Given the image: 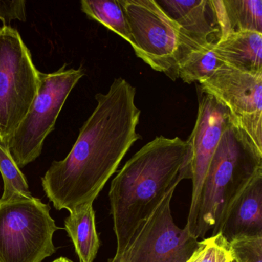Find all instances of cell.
Wrapping results in <instances>:
<instances>
[{
  "mask_svg": "<svg viewBox=\"0 0 262 262\" xmlns=\"http://www.w3.org/2000/svg\"><path fill=\"white\" fill-rule=\"evenodd\" d=\"M13 20L27 21L26 1H0V21L9 26Z\"/></svg>",
  "mask_w": 262,
  "mask_h": 262,
  "instance_id": "44dd1931",
  "label": "cell"
},
{
  "mask_svg": "<svg viewBox=\"0 0 262 262\" xmlns=\"http://www.w3.org/2000/svg\"><path fill=\"white\" fill-rule=\"evenodd\" d=\"M65 220V228L73 241L80 262H93L100 247L96 227L93 204L70 211Z\"/></svg>",
  "mask_w": 262,
  "mask_h": 262,
  "instance_id": "9a60e30c",
  "label": "cell"
},
{
  "mask_svg": "<svg viewBox=\"0 0 262 262\" xmlns=\"http://www.w3.org/2000/svg\"><path fill=\"white\" fill-rule=\"evenodd\" d=\"M211 4L219 39L237 32L262 33L261 0H211Z\"/></svg>",
  "mask_w": 262,
  "mask_h": 262,
  "instance_id": "5bb4252c",
  "label": "cell"
},
{
  "mask_svg": "<svg viewBox=\"0 0 262 262\" xmlns=\"http://www.w3.org/2000/svg\"><path fill=\"white\" fill-rule=\"evenodd\" d=\"M137 57L172 81L179 79V27L155 0H119Z\"/></svg>",
  "mask_w": 262,
  "mask_h": 262,
  "instance_id": "52a82bcc",
  "label": "cell"
},
{
  "mask_svg": "<svg viewBox=\"0 0 262 262\" xmlns=\"http://www.w3.org/2000/svg\"><path fill=\"white\" fill-rule=\"evenodd\" d=\"M53 262H73L70 259L67 258V257H59V258L56 259V260H53Z\"/></svg>",
  "mask_w": 262,
  "mask_h": 262,
  "instance_id": "603a6c76",
  "label": "cell"
},
{
  "mask_svg": "<svg viewBox=\"0 0 262 262\" xmlns=\"http://www.w3.org/2000/svg\"><path fill=\"white\" fill-rule=\"evenodd\" d=\"M136 89L123 78L115 79L105 94L96 95L97 105L79 131L68 156L54 161L42 185L57 210L70 211L93 204L131 147L141 110Z\"/></svg>",
  "mask_w": 262,
  "mask_h": 262,
  "instance_id": "6da1fadb",
  "label": "cell"
},
{
  "mask_svg": "<svg viewBox=\"0 0 262 262\" xmlns=\"http://www.w3.org/2000/svg\"><path fill=\"white\" fill-rule=\"evenodd\" d=\"M199 88L227 108L231 124L262 151V73H245L223 64Z\"/></svg>",
  "mask_w": 262,
  "mask_h": 262,
  "instance_id": "ba28073f",
  "label": "cell"
},
{
  "mask_svg": "<svg viewBox=\"0 0 262 262\" xmlns=\"http://www.w3.org/2000/svg\"><path fill=\"white\" fill-rule=\"evenodd\" d=\"M41 72L16 29L0 27V143L7 145L28 113Z\"/></svg>",
  "mask_w": 262,
  "mask_h": 262,
  "instance_id": "5b68a950",
  "label": "cell"
},
{
  "mask_svg": "<svg viewBox=\"0 0 262 262\" xmlns=\"http://www.w3.org/2000/svg\"><path fill=\"white\" fill-rule=\"evenodd\" d=\"M50 211L33 196L0 201V262H42L56 252Z\"/></svg>",
  "mask_w": 262,
  "mask_h": 262,
  "instance_id": "277c9868",
  "label": "cell"
},
{
  "mask_svg": "<svg viewBox=\"0 0 262 262\" xmlns=\"http://www.w3.org/2000/svg\"><path fill=\"white\" fill-rule=\"evenodd\" d=\"M261 171L262 151L229 119L202 185L194 231L195 238H204L210 230L212 235L220 232L236 198Z\"/></svg>",
  "mask_w": 262,
  "mask_h": 262,
  "instance_id": "3957f363",
  "label": "cell"
},
{
  "mask_svg": "<svg viewBox=\"0 0 262 262\" xmlns=\"http://www.w3.org/2000/svg\"><path fill=\"white\" fill-rule=\"evenodd\" d=\"M179 27V64L190 53L215 43L219 30L211 0L156 1Z\"/></svg>",
  "mask_w": 262,
  "mask_h": 262,
  "instance_id": "8fae6325",
  "label": "cell"
},
{
  "mask_svg": "<svg viewBox=\"0 0 262 262\" xmlns=\"http://www.w3.org/2000/svg\"><path fill=\"white\" fill-rule=\"evenodd\" d=\"M220 233L228 242L262 236V171L236 198L225 215Z\"/></svg>",
  "mask_w": 262,
  "mask_h": 262,
  "instance_id": "7c38bea8",
  "label": "cell"
},
{
  "mask_svg": "<svg viewBox=\"0 0 262 262\" xmlns=\"http://www.w3.org/2000/svg\"><path fill=\"white\" fill-rule=\"evenodd\" d=\"M215 43L192 52L179 64V77L185 83H202L223 65L213 52Z\"/></svg>",
  "mask_w": 262,
  "mask_h": 262,
  "instance_id": "e0dca14e",
  "label": "cell"
},
{
  "mask_svg": "<svg viewBox=\"0 0 262 262\" xmlns=\"http://www.w3.org/2000/svg\"><path fill=\"white\" fill-rule=\"evenodd\" d=\"M213 52L222 63L245 73H262V33L242 31L219 39Z\"/></svg>",
  "mask_w": 262,
  "mask_h": 262,
  "instance_id": "4fadbf2b",
  "label": "cell"
},
{
  "mask_svg": "<svg viewBox=\"0 0 262 262\" xmlns=\"http://www.w3.org/2000/svg\"><path fill=\"white\" fill-rule=\"evenodd\" d=\"M67 66L54 73H41L39 90L30 110L6 145L19 168L40 156L67 98L85 76L82 67L66 69Z\"/></svg>",
  "mask_w": 262,
  "mask_h": 262,
  "instance_id": "8992f818",
  "label": "cell"
},
{
  "mask_svg": "<svg viewBox=\"0 0 262 262\" xmlns=\"http://www.w3.org/2000/svg\"><path fill=\"white\" fill-rule=\"evenodd\" d=\"M174 191L166 194L138 230L122 254L125 262H186L195 251L198 239L186 226L180 228L173 220Z\"/></svg>",
  "mask_w": 262,
  "mask_h": 262,
  "instance_id": "9c48e42d",
  "label": "cell"
},
{
  "mask_svg": "<svg viewBox=\"0 0 262 262\" xmlns=\"http://www.w3.org/2000/svg\"><path fill=\"white\" fill-rule=\"evenodd\" d=\"M108 262H125L123 254H116L113 258L110 259Z\"/></svg>",
  "mask_w": 262,
  "mask_h": 262,
  "instance_id": "7402d4cb",
  "label": "cell"
},
{
  "mask_svg": "<svg viewBox=\"0 0 262 262\" xmlns=\"http://www.w3.org/2000/svg\"><path fill=\"white\" fill-rule=\"evenodd\" d=\"M81 10L93 20L100 23L131 45L128 24L119 0H82Z\"/></svg>",
  "mask_w": 262,
  "mask_h": 262,
  "instance_id": "2e32d148",
  "label": "cell"
},
{
  "mask_svg": "<svg viewBox=\"0 0 262 262\" xmlns=\"http://www.w3.org/2000/svg\"><path fill=\"white\" fill-rule=\"evenodd\" d=\"M186 262H234L229 242L220 232L199 242L197 248Z\"/></svg>",
  "mask_w": 262,
  "mask_h": 262,
  "instance_id": "d6986e66",
  "label": "cell"
},
{
  "mask_svg": "<svg viewBox=\"0 0 262 262\" xmlns=\"http://www.w3.org/2000/svg\"><path fill=\"white\" fill-rule=\"evenodd\" d=\"M229 119L225 107L199 90L197 120L188 139L192 150V193L185 226L193 236L204 180Z\"/></svg>",
  "mask_w": 262,
  "mask_h": 262,
  "instance_id": "30bf717a",
  "label": "cell"
},
{
  "mask_svg": "<svg viewBox=\"0 0 262 262\" xmlns=\"http://www.w3.org/2000/svg\"><path fill=\"white\" fill-rule=\"evenodd\" d=\"M0 173L4 179V191L1 202L17 196L31 197L27 179L12 157L8 148L0 143Z\"/></svg>",
  "mask_w": 262,
  "mask_h": 262,
  "instance_id": "ac0fdd59",
  "label": "cell"
},
{
  "mask_svg": "<svg viewBox=\"0 0 262 262\" xmlns=\"http://www.w3.org/2000/svg\"><path fill=\"white\" fill-rule=\"evenodd\" d=\"M229 246L234 262H262V236L234 239Z\"/></svg>",
  "mask_w": 262,
  "mask_h": 262,
  "instance_id": "ffe728a7",
  "label": "cell"
},
{
  "mask_svg": "<svg viewBox=\"0 0 262 262\" xmlns=\"http://www.w3.org/2000/svg\"><path fill=\"white\" fill-rule=\"evenodd\" d=\"M191 178L192 150L188 141L179 137H156L124 165L108 192L116 254L125 252L166 194Z\"/></svg>",
  "mask_w": 262,
  "mask_h": 262,
  "instance_id": "7a4b0ae2",
  "label": "cell"
}]
</instances>
